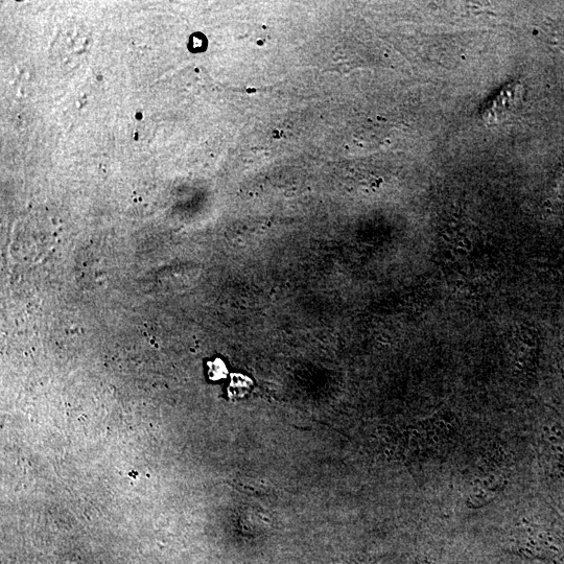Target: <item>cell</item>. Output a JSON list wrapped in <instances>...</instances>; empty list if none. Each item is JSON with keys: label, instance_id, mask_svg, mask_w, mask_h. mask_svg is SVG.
I'll use <instances>...</instances> for the list:
<instances>
[{"label": "cell", "instance_id": "obj_4", "mask_svg": "<svg viewBox=\"0 0 564 564\" xmlns=\"http://www.w3.org/2000/svg\"><path fill=\"white\" fill-rule=\"evenodd\" d=\"M210 374H214V379H221L225 376L224 364L220 361L216 362L210 369Z\"/></svg>", "mask_w": 564, "mask_h": 564}, {"label": "cell", "instance_id": "obj_3", "mask_svg": "<svg viewBox=\"0 0 564 564\" xmlns=\"http://www.w3.org/2000/svg\"><path fill=\"white\" fill-rule=\"evenodd\" d=\"M505 483V473L501 468L488 470L476 480L467 498V505L478 508L488 504L498 496Z\"/></svg>", "mask_w": 564, "mask_h": 564}, {"label": "cell", "instance_id": "obj_5", "mask_svg": "<svg viewBox=\"0 0 564 564\" xmlns=\"http://www.w3.org/2000/svg\"><path fill=\"white\" fill-rule=\"evenodd\" d=\"M562 369H563V373H564V357H563V362H562Z\"/></svg>", "mask_w": 564, "mask_h": 564}, {"label": "cell", "instance_id": "obj_1", "mask_svg": "<svg viewBox=\"0 0 564 564\" xmlns=\"http://www.w3.org/2000/svg\"><path fill=\"white\" fill-rule=\"evenodd\" d=\"M507 542L511 552L528 558L553 559L564 552L560 536L545 526L527 521L510 531Z\"/></svg>", "mask_w": 564, "mask_h": 564}, {"label": "cell", "instance_id": "obj_2", "mask_svg": "<svg viewBox=\"0 0 564 564\" xmlns=\"http://www.w3.org/2000/svg\"><path fill=\"white\" fill-rule=\"evenodd\" d=\"M539 453L549 474H561L564 468V434L556 425L547 427L540 435Z\"/></svg>", "mask_w": 564, "mask_h": 564}]
</instances>
